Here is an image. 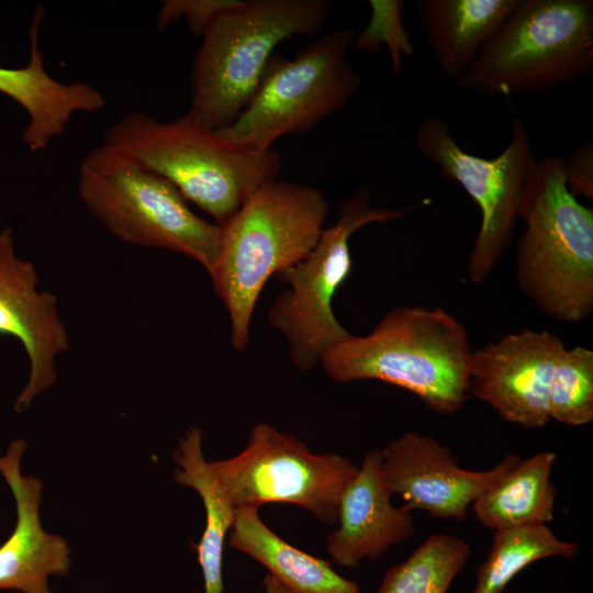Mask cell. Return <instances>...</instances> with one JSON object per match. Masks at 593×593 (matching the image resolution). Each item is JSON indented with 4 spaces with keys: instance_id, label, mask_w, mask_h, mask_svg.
<instances>
[{
    "instance_id": "obj_1",
    "label": "cell",
    "mask_w": 593,
    "mask_h": 593,
    "mask_svg": "<svg viewBox=\"0 0 593 593\" xmlns=\"http://www.w3.org/2000/svg\"><path fill=\"white\" fill-rule=\"evenodd\" d=\"M468 331L435 306H398L370 333L349 334L332 345L321 366L342 383L378 380L410 391L432 411L458 412L470 393L472 356Z\"/></svg>"
},
{
    "instance_id": "obj_2",
    "label": "cell",
    "mask_w": 593,
    "mask_h": 593,
    "mask_svg": "<svg viewBox=\"0 0 593 593\" xmlns=\"http://www.w3.org/2000/svg\"><path fill=\"white\" fill-rule=\"evenodd\" d=\"M328 215L322 190L270 180L258 187L223 225L210 275L231 323V340L246 348L257 300L272 276L303 260L316 245Z\"/></svg>"
},
{
    "instance_id": "obj_3",
    "label": "cell",
    "mask_w": 593,
    "mask_h": 593,
    "mask_svg": "<svg viewBox=\"0 0 593 593\" xmlns=\"http://www.w3.org/2000/svg\"><path fill=\"white\" fill-rule=\"evenodd\" d=\"M102 145L167 180L220 226L282 166L275 149L234 144L188 114L159 121L134 111L105 130Z\"/></svg>"
},
{
    "instance_id": "obj_4",
    "label": "cell",
    "mask_w": 593,
    "mask_h": 593,
    "mask_svg": "<svg viewBox=\"0 0 593 593\" xmlns=\"http://www.w3.org/2000/svg\"><path fill=\"white\" fill-rule=\"evenodd\" d=\"M331 7L329 0H236L217 12L193 58L187 114L213 131L231 126L255 96L277 45L315 35Z\"/></svg>"
},
{
    "instance_id": "obj_5",
    "label": "cell",
    "mask_w": 593,
    "mask_h": 593,
    "mask_svg": "<svg viewBox=\"0 0 593 593\" xmlns=\"http://www.w3.org/2000/svg\"><path fill=\"white\" fill-rule=\"evenodd\" d=\"M562 156L536 161L518 217L515 255L519 289L546 315L579 323L593 312V209L568 189Z\"/></svg>"
},
{
    "instance_id": "obj_6",
    "label": "cell",
    "mask_w": 593,
    "mask_h": 593,
    "mask_svg": "<svg viewBox=\"0 0 593 593\" xmlns=\"http://www.w3.org/2000/svg\"><path fill=\"white\" fill-rule=\"evenodd\" d=\"M592 68V0H519L456 83L486 97L545 93Z\"/></svg>"
},
{
    "instance_id": "obj_7",
    "label": "cell",
    "mask_w": 593,
    "mask_h": 593,
    "mask_svg": "<svg viewBox=\"0 0 593 593\" xmlns=\"http://www.w3.org/2000/svg\"><path fill=\"white\" fill-rule=\"evenodd\" d=\"M86 209L118 239L189 257L212 273L222 228L198 216L178 190L130 157L103 145L78 172Z\"/></svg>"
},
{
    "instance_id": "obj_8",
    "label": "cell",
    "mask_w": 593,
    "mask_h": 593,
    "mask_svg": "<svg viewBox=\"0 0 593 593\" xmlns=\"http://www.w3.org/2000/svg\"><path fill=\"white\" fill-rule=\"evenodd\" d=\"M427 202L403 209L372 206L369 189L359 188L338 204L336 222L323 230L310 254L276 275L289 288L273 301L268 320L287 342L294 367L315 368L332 345L350 334L333 311V299L353 268L350 237L367 225L394 221Z\"/></svg>"
},
{
    "instance_id": "obj_9",
    "label": "cell",
    "mask_w": 593,
    "mask_h": 593,
    "mask_svg": "<svg viewBox=\"0 0 593 593\" xmlns=\"http://www.w3.org/2000/svg\"><path fill=\"white\" fill-rule=\"evenodd\" d=\"M356 32L327 33L292 59L272 56L257 91L236 121L217 131L227 141L268 150L287 134L304 133L346 105L361 76L347 60Z\"/></svg>"
},
{
    "instance_id": "obj_10",
    "label": "cell",
    "mask_w": 593,
    "mask_h": 593,
    "mask_svg": "<svg viewBox=\"0 0 593 593\" xmlns=\"http://www.w3.org/2000/svg\"><path fill=\"white\" fill-rule=\"evenodd\" d=\"M416 148L445 178L460 184L480 211L467 275L472 283H481L512 243L521 201L537 161L529 131L515 118L504 150L494 158H483L463 150L448 123L429 115L418 126Z\"/></svg>"
},
{
    "instance_id": "obj_11",
    "label": "cell",
    "mask_w": 593,
    "mask_h": 593,
    "mask_svg": "<svg viewBox=\"0 0 593 593\" xmlns=\"http://www.w3.org/2000/svg\"><path fill=\"white\" fill-rule=\"evenodd\" d=\"M208 463L235 508L291 503L332 524L358 471L350 459L313 454L296 437L266 423L251 429L242 452Z\"/></svg>"
},
{
    "instance_id": "obj_12",
    "label": "cell",
    "mask_w": 593,
    "mask_h": 593,
    "mask_svg": "<svg viewBox=\"0 0 593 593\" xmlns=\"http://www.w3.org/2000/svg\"><path fill=\"white\" fill-rule=\"evenodd\" d=\"M379 450L383 481L392 495L404 500L406 508L458 522L466 519L472 503L521 460L510 454L488 470L463 469L448 447L413 432Z\"/></svg>"
},
{
    "instance_id": "obj_13",
    "label": "cell",
    "mask_w": 593,
    "mask_h": 593,
    "mask_svg": "<svg viewBox=\"0 0 593 593\" xmlns=\"http://www.w3.org/2000/svg\"><path fill=\"white\" fill-rule=\"evenodd\" d=\"M563 348L548 331L523 329L473 349L470 393L508 423L544 427L551 421L548 394Z\"/></svg>"
},
{
    "instance_id": "obj_14",
    "label": "cell",
    "mask_w": 593,
    "mask_h": 593,
    "mask_svg": "<svg viewBox=\"0 0 593 593\" xmlns=\"http://www.w3.org/2000/svg\"><path fill=\"white\" fill-rule=\"evenodd\" d=\"M38 275L31 260L18 256L13 230L0 231V335L23 346L29 362V380L19 393L14 411L22 413L56 379V359L68 351L66 324L57 296L38 290Z\"/></svg>"
},
{
    "instance_id": "obj_15",
    "label": "cell",
    "mask_w": 593,
    "mask_h": 593,
    "mask_svg": "<svg viewBox=\"0 0 593 593\" xmlns=\"http://www.w3.org/2000/svg\"><path fill=\"white\" fill-rule=\"evenodd\" d=\"M22 438L14 439L0 456V472L15 500L16 524L0 546V590L22 593H54L51 575L65 577L70 568V548L59 535L46 533L40 521L43 483L21 473L20 463L26 450Z\"/></svg>"
},
{
    "instance_id": "obj_16",
    "label": "cell",
    "mask_w": 593,
    "mask_h": 593,
    "mask_svg": "<svg viewBox=\"0 0 593 593\" xmlns=\"http://www.w3.org/2000/svg\"><path fill=\"white\" fill-rule=\"evenodd\" d=\"M380 461L379 449L369 451L342 495L338 527L326 537L327 552L338 566L355 568L365 559L377 560L415 533L412 511L391 502Z\"/></svg>"
},
{
    "instance_id": "obj_17",
    "label": "cell",
    "mask_w": 593,
    "mask_h": 593,
    "mask_svg": "<svg viewBox=\"0 0 593 593\" xmlns=\"http://www.w3.org/2000/svg\"><path fill=\"white\" fill-rule=\"evenodd\" d=\"M44 13L40 4L32 18L29 63L20 68L0 66V92L18 102L27 114L22 141L31 152L42 150L61 136L76 113H94L105 107L103 93L92 85L65 83L46 71L38 44Z\"/></svg>"
},
{
    "instance_id": "obj_18",
    "label": "cell",
    "mask_w": 593,
    "mask_h": 593,
    "mask_svg": "<svg viewBox=\"0 0 593 593\" xmlns=\"http://www.w3.org/2000/svg\"><path fill=\"white\" fill-rule=\"evenodd\" d=\"M519 0H418L419 23L439 69L459 78Z\"/></svg>"
},
{
    "instance_id": "obj_19",
    "label": "cell",
    "mask_w": 593,
    "mask_h": 593,
    "mask_svg": "<svg viewBox=\"0 0 593 593\" xmlns=\"http://www.w3.org/2000/svg\"><path fill=\"white\" fill-rule=\"evenodd\" d=\"M228 545L260 564L291 593H361L353 580L338 574L331 562L283 540L260 518L256 507H238Z\"/></svg>"
},
{
    "instance_id": "obj_20",
    "label": "cell",
    "mask_w": 593,
    "mask_h": 593,
    "mask_svg": "<svg viewBox=\"0 0 593 593\" xmlns=\"http://www.w3.org/2000/svg\"><path fill=\"white\" fill-rule=\"evenodd\" d=\"M552 451L521 459L471 505L477 519L493 530L547 525L553 521L557 489Z\"/></svg>"
},
{
    "instance_id": "obj_21",
    "label": "cell",
    "mask_w": 593,
    "mask_h": 593,
    "mask_svg": "<svg viewBox=\"0 0 593 593\" xmlns=\"http://www.w3.org/2000/svg\"><path fill=\"white\" fill-rule=\"evenodd\" d=\"M177 483L192 488L201 496L205 510V527L197 546L204 593H223V548L234 522L235 507L213 475L202 451V430L189 429L172 456Z\"/></svg>"
},
{
    "instance_id": "obj_22",
    "label": "cell",
    "mask_w": 593,
    "mask_h": 593,
    "mask_svg": "<svg viewBox=\"0 0 593 593\" xmlns=\"http://www.w3.org/2000/svg\"><path fill=\"white\" fill-rule=\"evenodd\" d=\"M579 544L560 539L547 525L494 530L485 560L477 570L472 593H502L529 564L549 557L571 558Z\"/></svg>"
},
{
    "instance_id": "obj_23",
    "label": "cell",
    "mask_w": 593,
    "mask_h": 593,
    "mask_svg": "<svg viewBox=\"0 0 593 593\" xmlns=\"http://www.w3.org/2000/svg\"><path fill=\"white\" fill-rule=\"evenodd\" d=\"M470 553L463 539L434 534L406 560L387 569L376 593H447Z\"/></svg>"
},
{
    "instance_id": "obj_24",
    "label": "cell",
    "mask_w": 593,
    "mask_h": 593,
    "mask_svg": "<svg viewBox=\"0 0 593 593\" xmlns=\"http://www.w3.org/2000/svg\"><path fill=\"white\" fill-rule=\"evenodd\" d=\"M550 419L569 426L593 421V351L582 346L563 348L550 381Z\"/></svg>"
},
{
    "instance_id": "obj_25",
    "label": "cell",
    "mask_w": 593,
    "mask_h": 593,
    "mask_svg": "<svg viewBox=\"0 0 593 593\" xmlns=\"http://www.w3.org/2000/svg\"><path fill=\"white\" fill-rule=\"evenodd\" d=\"M371 16L367 26L355 37L353 48L370 54L381 52L384 45L390 54L395 75L403 66V58L414 54V46L404 26L402 0H370Z\"/></svg>"
},
{
    "instance_id": "obj_26",
    "label": "cell",
    "mask_w": 593,
    "mask_h": 593,
    "mask_svg": "<svg viewBox=\"0 0 593 593\" xmlns=\"http://www.w3.org/2000/svg\"><path fill=\"white\" fill-rule=\"evenodd\" d=\"M236 0H167L157 14V26L163 30L171 22L184 18L190 32L203 35L211 20Z\"/></svg>"
},
{
    "instance_id": "obj_27",
    "label": "cell",
    "mask_w": 593,
    "mask_h": 593,
    "mask_svg": "<svg viewBox=\"0 0 593 593\" xmlns=\"http://www.w3.org/2000/svg\"><path fill=\"white\" fill-rule=\"evenodd\" d=\"M563 175L569 191L593 200V144L586 142L564 158Z\"/></svg>"
}]
</instances>
